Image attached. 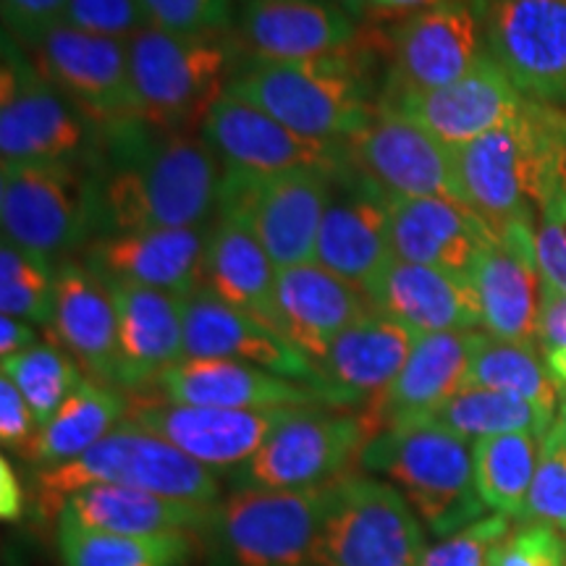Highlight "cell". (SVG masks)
<instances>
[{
  "label": "cell",
  "mask_w": 566,
  "mask_h": 566,
  "mask_svg": "<svg viewBox=\"0 0 566 566\" xmlns=\"http://www.w3.org/2000/svg\"><path fill=\"white\" fill-rule=\"evenodd\" d=\"M92 239L212 223L223 166L200 132L129 122L101 132L90 166Z\"/></svg>",
  "instance_id": "1"
},
{
  "label": "cell",
  "mask_w": 566,
  "mask_h": 566,
  "mask_svg": "<svg viewBox=\"0 0 566 566\" xmlns=\"http://www.w3.org/2000/svg\"><path fill=\"white\" fill-rule=\"evenodd\" d=\"M226 95L265 111L302 137L321 142H349L380 111L354 51L304 63L244 59Z\"/></svg>",
  "instance_id": "2"
},
{
  "label": "cell",
  "mask_w": 566,
  "mask_h": 566,
  "mask_svg": "<svg viewBox=\"0 0 566 566\" xmlns=\"http://www.w3.org/2000/svg\"><path fill=\"white\" fill-rule=\"evenodd\" d=\"M357 464L370 475H386L438 537L470 527L488 512L478 493L470 441L436 420L375 433Z\"/></svg>",
  "instance_id": "3"
},
{
  "label": "cell",
  "mask_w": 566,
  "mask_h": 566,
  "mask_svg": "<svg viewBox=\"0 0 566 566\" xmlns=\"http://www.w3.org/2000/svg\"><path fill=\"white\" fill-rule=\"evenodd\" d=\"M126 45L142 122L166 132H200L247 59L233 32L179 34L150 24Z\"/></svg>",
  "instance_id": "4"
},
{
  "label": "cell",
  "mask_w": 566,
  "mask_h": 566,
  "mask_svg": "<svg viewBox=\"0 0 566 566\" xmlns=\"http://www.w3.org/2000/svg\"><path fill=\"white\" fill-rule=\"evenodd\" d=\"M90 485L139 488L200 506H216L221 501V480L216 470L195 462L176 446L129 420L74 462L38 472L34 501L40 514L45 520H59L71 495Z\"/></svg>",
  "instance_id": "5"
},
{
  "label": "cell",
  "mask_w": 566,
  "mask_h": 566,
  "mask_svg": "<svg viewBox=\"0 0 566 566\" xmlns=\"http://www.w3.org/2000/svg\"><path fill=\"white\" fill-rule=\"evenodd\" d=\"M422 520L405 493L370 472H344L328 483L313 566H420Z\"/></svg>",
  "instance_id": "6"
},
{
  "label": "cell",
  "mask_w": 566,
  "mask_h": 566,
  "mask_svg": "<svg viewBox=\"0 0 566 566\" xmlns=\"http://www.w3.org/2000/svg\"><path fill=\"white\" fill-rule=\"evenodd\" d=\"M462 202L493 233L512 226H537L546 187V147H543L537 103L499 129L454 150Z\"/></svg>",
  "instance_id": "7"
},
{
  "label": "cell",
  "mask_w": 566,
  "mask_h": 566,
  "mask_svg": "<svg viewBox=\"0 0 566 566\" xmlns=\"http://www.w3.org/2000/svg\"><path fill=\"white\" fill-rule=\"evenodd\" d=\"M328 483L294 491L233 488L212 506L210 543L223 566H313Z\"/></svg>",
  "instance_id": "8"
},
{
  "label": "cell",
  "mask_w": 566,
  "mask_h": 566,
  "mask_svg": "<svg viewBox=\"0 0 566 566\" xmlns=\"http://www.w3.org/2000/svg\"><path fill=\"white\" fill-rule=\"evenodd\" d=\"M0 66V158L11 163L90 166L101 132L34 66L17 38L3 32Z\"/></svg>",
  "instance_id": "9"
},
{
  "label": "cell",
  "mask_w": 566,
  "mask_h": 566,
  "mask_svg": "<svg viewBox=\"0 0 566 566\" xmlns=\"http://www.w3.org/2000/svg\"><path fill=\"white\" fill-rule=\"evenodd\" d=\"M3 237L59 268L92 239L90 171L82 163H11L0 171Z\"/></svg>",
  "instance_id": "10"
},
{
  "label": "cell",
  "mask_w": 566,
  "mask_h": 566,
  "mask_svg": "<svg viewBox=\"0 0 566 566\" xmlns=\"http://www.w3.org/2000/svg\"><path fill=\"white\" fill-rule=\"evenodd\" d=\"M334 174L296 168L283 174L223 171L216 216L250 226L279 271L315 263V244L328 208Z\"/></svg>",
  "instance_id": "11"
},
{
  "label": "cell",
  "mask_w": 566,
  "mask_h": 566,
  "mask_svg": "<svg viewBox=\"0 0 566 566\" xmlns=\"http://www.w3.org/2000/svg\"><path fill=\"white\" fill-rule=\"evenodd\" d=\"M27 53L97 132L142 118L126 40L103 38L61 21L27 48Z\"/></svg>",
  "instance_id": "12"
},
{
  "label": "cell",
  "mask_w": 566,
  "mask_h": 566,
  "mask_svg": "<svg viewBox=\"0 0 566 566\" xmlns=\"http://www.w3.org/2000/svg\"><path fill=\"white\" fill-rule=\"evenodd\" d=\"M485 51L527 101L566 111V0H475Z\"/></svg>",
  "instance_id": "13"
},
{
  "label": "cell",
  "mask_w": 566,
  "mask_h": 566,
  "mask_svg": "<svg viewBox=\"0 0 566 566\" xmlns=\"http://www.w3.org/2000/svg\"><path fill=\"white\" fill-rule=\"evenodd\" d=\"M365 441L367 428L357 412L302 407L250 462L231 472L233 488L294 491L325 485L349 472Z\"/></svg>",
  "instance_id": "14"
},
{
  "label": "cell",
  "mask_w": 566,
  "mask_h": 566,
  "mask_svg": "<svg viewBox=\"0 0 566 566\" xmlns=\"http://www.w3.org/2000/svg\"><path fill=\"white\" fill-rule=\"evenodd\" d=\"M200 137L218 155L223 171L283 174L296 168L338 174L352 163L349 142L302 137L265 111L221 95L200 124Z\"/></svg>",
  "instance_id": "15"
},
{
  "label": "cell",
  "mask_w": 566,
  "mask_h": 566,
  "mask_svg": "<svg viewBox=\"0 0 566 566\" xmlns=\"http://www.w3.org/2000/svg\"><path fill=\"white\" fill-rule=\"evenodd\" d=\"M391 260V195L349 163L331 179L315 263L367 294Z\"/></svg>",
  "instance_id": "16"
},
{
  "label": "cell",
  "mask_w": 566,
  "mask_h": 566,
  "mask_svg": "<svg viewBox=\"0 0 566 566\" xmlns=\"http://www.w3.org/2000/svg\"><path fill=\"white\" fill-rule=\"evenodd\" d=\"M527 97L485 55L470 74L438 90H384L380 108L399 113L446 147L470 145L483 134L514 122L527 108Z\"/></svg>",
  "instance_id": "17"
},
{
  "label": "cell",
  "mask_w": 566,
  "mask_h": 566,
  "mask_svg": "<svg viewBox=\"0 0 566 566\" xmlns=\"http://www.w3.org/2000/svg\"><path fill=\"white\" fill-rule=\"evenodd\" d=\"M488 55L475 0H441L401 21L391 38L384 90H438L470 74Z\"/></svg>",
  "instance_id": "18"
},
{
  "label": "cell",
  "mask_w": 566,
  "mask_h": 566,
  "mask_svg": "<svg viewBox=\"0 0 566 566\" xmlns=\"http://www.w3.org/2000/svg\"><path fill=\"white\" fill-rule=\"evenodd\" d=\"M296 409H216L166 401L132 405L129 420L210 470H239Z\"/></svg>",
  "instance_id": "19"
},
{
  "label": "cell",
  "mask_w": 566,
  "mask_h": 566,
  "mask_svg": "<svg viewBox=\"0 0 566 566\" xmlns=\"http://www.w3.org/2000/svg\"><path fill=\"white\" fill-rule=\"evenodd\" d=\"M233 34L247 59L304 63L354 51L359 21L334 0H239Z\"/></svg>",
  "instance_id": "20"
},
{
  "label": "cell",
  "mask_w": 566,
  "mask_h": 566,
  "mask_svg": "<svg viewBox=\"0 0 566 566\" xmlns=\"http://www.w3.org/2000/svg\"><path fill=\"white\" fill-rule=\"evenodd\" d=\"M210 226L90 239L80 252V263L103 283H126L189 300L205 283Z\"/></svg>",
  "instance_id": "21"
},
{
  "label": "cell",
  "mask_w": 566,
  "mask_h": 566,
  "mask_svg": "<svg viewBox=\"0 0 566 566\" xmlns=\"http://www.w3.org/2000/svg\"><path fill=\"white\" fill-rule=\"evenodd\" d=\"M349 153L354 166L391 197H446L462 202L454 150L399 113L380 108L349 139Z\"/></svg>",
  "instance_id": "22"
},
{
  "label": "cell",
  "mask_w": 566,
  "mask_h": 566,
  "mask_svg": "<svg viewBox=\"0 0 566 566\" xmlns=\"http://www.w3.org/2000/svg\"><path fill=\"white\" fill-rule=\"evenodd\" d=\"M480 331L420 334L396 380L378 399L359 409L367 438L401 424L433 420L467 384Z\"/></svg>",
  "instance_id": "23"
},
{
  "label": "cell",
  "mask_w": 566,
  "mask_h": 566,
  "mask_svg": "<svg viewBox=\"0 0 566 566\" xmlns=\"http://www.w3.org/2000/svg\"><path fill=\"white\" fill-rule=\"evenodd\" d=\"M184 352L200 359H233L296 384L317 386L313 359L271 325L231 307L205 286L184 302Z\"/></svg>",
  "instance_id": "24"
},
{
  "label": "cell",
  "mask_w": 566,
  "mask_h": 566,
  "mask_svg": "<svg viewBox=\"0 0 566 566\" xmlns=\"http://www.w3.org/2000/svg\"><path fill=\"white\" fill-rule=\"evenodd\" d=\"M470 279L485 334L501 342L537 346L543 275L535 258V226H512L495 233L475 260Z\"/></svg>",
  "instance_id": "25"
},
{
  "label": "cell",
  "mask_w": 566,
  "mask_h": 566,
  "mask_svg": "<svg viewBox=\"0 0 566 566\" xmlns=\"http://www.w3.org/2000/svg\"><path fill=\"white\" fill-rule=\"evenodd\" d=\"M415 331L380 313L365 315L336 338L315 365L317 394L328 409H363L378 399L409 359Z\"/></svg>",
  "instance_id": "26"
},
{
  "label": "cell",
  "mask_w": 566,
  "mask_h": 566,
  "mask_svg": "<svg viewBox=\"0 0 566 566\" xmlns=\"http://www.w3.org/2000/svg\"><path fill=\"white\" fill-rule=\"evenodd\" d=\"M158 401L216 409H292L325 407L313 386L296 384L233 359L184 357L155 380Z\"/></svg>",
  "instance_id": "27"
},
{
  "label": "cell",
  "mask_w": 566,
  "mask_h": 566,
  "mask_svg": "<svg viewBox=\"0 0 566 566\" xmlns=\"http://www.w3.org/2000/svg\"><path fill=\"white\" fill-rule=\"evenodd\" d=\"M51 334L87 378L122 388L118 315L108 286L80 260H66L55 271V315Z\"/></svg>",
  "instance_id": "28"
},
{
  "label": "cell",
  "mask_w": 566,
  "mask_h": 566,
  "mask_svg": "<svg viewBox=\"0 0 566 566\" xmlns=\"http://www.w3.org/2000/svg\"><path fill=\"white\" fill-rule=\"evenodd\" d=\"M281 334L313 365L328 354L346 328L373 313L367 294L317 263L283 268L275 281Z\"/></svg>",
  "instance_id": "29"
},
{
  "label": "cell",
  "mask_w": 566,
  "mask_h": 566,
  "mask_svg": "<svg viewBox=\"0 0 566 566\" xmlns=\"http://www.w3.org/2000/svg\"><path fill=\"white\" fill-rule=\"evenodd\" d=\"M375 313L394 317L415 334L483 328L480 302L470 275L391 260L367 289Z\"/></svg>",
  "instance_id": "30"
},
{
  "label": "cell",
  "mask_w": 566,
  "mask_h": 566,
  "mask_svg": "<svg viewBox=\"0 0 566 566\" xmlns=\"http://www.w3.org/2000/svg\"><path fill=\"white\" fill-rule=\"evenodd\" d=\"M495 233L467 205L446 197H391L394 258L472 275Z\"/></svg>",
  "instance_id": "31"
},
{
  "label": "cell",
  "mask_w": 566,
  "mask_h": 566,
  "mask_svg": "<svg viewBox=\"0 0 566 566\" xmlns=\"http://www.w3.org/2000/svg\"><path fill=\"white\" fill-rule=\"evenodd\" d=\"M118 315L122 349V391H150L168 367L187 357L184 352L181 296L155 289L105 283Z\"/></svg>",
  "instance_id": "32"
},
{
  "label": "cell",
  "mask_w": 566,
  "mask_h": 566,
  "mask_svg": "<svg viewBox=\"0 0 566 566\" xmlns=\"http://www.w3.org/2000/svg\"><path fill=\"white\" fill-rule=\"evenodd\" d=\"M275 281H279V268L250 226L239 218L216 216L205 252L202 286L218 300L258 317L281 334Z\"/></svg>",
  "instance_id": "33"
},
{
  "label": "cell",
  "mask_w": 566,
  "mask_h": 566,
  "mask_svg": "<svg viewBox=\"0 0 566 566\" xmlns=\"http://www.w3.org/2000/svg\"><path fill=\"white\" fill-rule=\"evenodd\" d=\"M84 527L118 535H160V533H200L208 530L212 506L166 499V495L124 485L82 488L63 504Z\"/></svg>",
  "instance_id": "34"
},
{
  "label": "cell",
  "mask_w": 566,
  "mask_h": 566,
  "mask_svg": "<svg viewBox=\"0 0 566 566\" xmlns=\"http://www.w3.org/2000/svg\"><path fill=\"white\" fill-rule=\"evenodd\" d=\"M132 401L122 388L97 384L84 375L76 391L63 401L53 420L40 430L24 459L40 470L69 464L87 454L95 443L129 417Z\"/></svg>",
  "instance_id": "35"
},
{
  "label": "cell",
  "mask_w": 566,
  "mask_h": 566,
  "mask_svg": "<svg viewBox=\"0 0 566 566\" xmlns=\"http://www.w3.org/2000/svg\"><path fill=\"white\" fill-rule=\"evenodd\" d=\"M55 546L63 566H187L192 533L118 535L92 530L59 514Z\"/></svg>",
  "instance_id": "36"
},
{
  "label": "cell",
  "mask_w": 566,
  "mask_h": 566,
  "mask_svg": "<svg viewBox=\"0 0 566 566\" xmlns=\"http://www.w3.org/2000/svg\"><path fill=\"white\" fill-rule=\"evenodd\" d=\"M464 388H488L520 396L530 405L556 415L564 394L551 375L546 357L537 346L501 342L480 331Z\"/></svg>",
  "instance_id": "37"
},
{
  "label": "cell",
  "mask_w": 566,
  "mask_h": 566,
  "mask_svg": "<svg viewBox=\"0 0 566 566\" xmlns=\"http://www.w3.org/2000/svg\"><path fill=\"white\" fill-rule=\"evenodd\" d=\"M541 457V436L504 433L472 443L475 483L493 514L525 520V509Z\"/></svg>",
  "instance_id": "38"
},
{
  "label": "cell",
  "mask_w": 566,
  "mask_h": 566,
  "mask_svg": "<svg viewBox=\"0 0 566 566\" xmlns=\"http://www.w3.org/2000/svg\"><path fill=\"white\" fill-rule=\"evenodd\" d=\"M433 420L464 441L475 443L480 438L504 433H535L543 438L554 424L556 415L512 394L488 391V388H462Z\"/></svg>",
  "instance_id": "39"
},
{
  "label": "cell",
  "mask_w": 566,
  "mask_h": 566,
  "mask_svg": "<svg viewBox=\"0 0 566 566\" xmlns=\"http://www.w3.org/2000/svg\"><path fill=\"white\" fill-rule=\"evenodd\" d=\"M3 375L30 405L40 430L84 380L82 367L59 344H38L3 359Z\"/></svg>",
  "instance_id": "40"
},
{
  "label": "cell",
  "mask_w": 566,
  "mask_h": 566,
  "mask_svg": "<svg viewBox=\"0 0 566 566\" xmlns=\"http://www.w3.org/2000/svg\"><path fill=\"white\" fill-rule=\"evenodd\" d=\"M55 271L38 254L11 239L0 242V310L40 328H51L55 315Z\"/></svg>",
  "instance_id": "41"
},
{
  "label": "cell",
  "mask_w": 566,
  "mask_h": 566,
  "mask_svg": "<svg viewBox=\"0 0 566 566\" xmlns=\"http://www.w3.org/2000/svg\"><path fill=\"white\" fill-rule=\"evenodd\" d=\"M525 522H541L566 535V396L558 405L554 424L541 438V457H537Z\"/></svg>",
  "instance_id": "42"
},
{
  "label": "cell",
  "mask_w": 566,
  "mask_h": 566,
  "mask_svg": "<svg viewBox=\"0 0 566 566\" xmlns=\"http://www.w3.org/2000/svg\"><path fill=\"white\" fill-rule=\"evenodd\" d=\"M147 19L179 34H231L237 30L239 0H142Z\"/></svg>",
  "instance_id": "43"
},
{
  "label": "cell",
  "mask_w": 566,
  "mask_h": 566,
  "mask_svg": "<svg viewBox=\"0 0 566 566\" xmlns=\"http://www.w3.org/2000/svg\"><path fill=\"white\" fill-rule=\"evenodd\" d=\"M512 533V516L485 514L470 527L424 551L420 566H488L499 543Z\"/></svg>",
  "instance_id": "44"
},
{
  "label": "cell",
  "mask_w": 566,
  "mask_h": 566,
  "mask_svg": "<svg viewBox=\"0 0 566 566\" xmlns=\"http://www.w3.org/2000/svg\"><path fill=\"white\" fill-rule=\"evenodd\" d=\"M63 21L103 38L129 40L150 27L142 0H69Z\"/></svg>",
  "instance_id": "45"
},
{
  "label": "cell",
  "mask_w": 566,
  "mask_h": 566,
  "mask_svg": "<svg viewBox=\"0 0 566 566\" xmlns=\"http://www.w3.org/2000/svg\"><path fill=\"white\" fill-rule=\"evenodd\" d=\"M537 118H541L543 147H546V187H543L541 218L566 223V111L537 103Z\"/></svg>",
  "instance_id": "46"
},
{
  "label": "cell",
  "mask_w": 566,
  "mask_h": 566,
  "mask_svg": "<svg viewBox=\"0 0 566 566\" xmlns=\"http://www.w3.org/2000/svg\"><path fill=\"white\" fill-rule=\"evenodd\" d=\"M488 566H566V537L551 525L525 522L499 543Z\"/></svg>",
  "instance_id": "47"
},
{
  "label": "cell",
  "mask_w": 566,
  "mask_h": 566,
  "mask_svg": "<svg viewBox=\"0 0 566 566\" xmlns=\"http://www.w3.org/2000/svg\"><path fill=\"white\" fill-rule=\"evenodd\" d=\"M3 6V32L30 48L51 27L61 24L69 0H0Z\"/></svg>",
  "instance_id": "48"
},
{
  "label": "cell",
  "mask_w": 566,
  "mask_h": 566,
  "mask_svg": "<svg viewBox=\"0 0 566 566\" xmlns=\"http://www.w3.org/2000/svg\"><path fill=\"white\" fill-rule=\"evenodd\" d=\"M40 433L30 405L9 378H0V443L13 454L24 457Z\"/></svg>",
  "instance_id": "49"
},
{
  "label": "cell",
  "mask_w": 566,
  "mask_h": 566,
  "mask_svg": "<svg viewBox=\"0 0 566 566\" xmlns=\"http://www.w3.org/2000/svg\"><path fill=\"white\" fill-rule=\"evenodd\" d=\"M535 258L543 283L566 294V223L541 218L535 226Z\"/></svg>",
  "instance_id": "50"
},
{
  "label": "cell",
  "mask_w": 566,
  "mask_h": 566,
  "mask_svg": "<svg viewBox=\"0 0 566 566\" xmlns=\"http://www.w3.org/2000/svg\"><path fill=\"white\" fill-rule=\"evenodd\" d=\"M537 346L543 357L566 349V294L543 283L541 317H537Z\"/></svg>",
  "instance_id": "51"
},
{
  "label": "cell",
  "mask_w": 566,
  "mask_h": 566,
  "mask_svg": "<svg viewBox=\"0 0 566 566\" xmlns=\"http://www.w3.org/2000/svg\"><path fill=\"white\" fill-rule=\"evenodd\" d=\"M27 509V495L24 485L13 470L9 457L0 459V516L6 522H19L24 516Z\"/></svg>",
  "instance_id": "52"
},
{
  "label": "cell",
  "mask_w": 566,
  "mask_h": 566,
  "mask_svg": "<svg viewBox=\"0 0 566 566\" xmlns=\"http://www.w3.org/2000/svg\"><path fill=\"white\" fill-rule=\"evenodd\" d=\"M38 344H42L38 325L19 321V317L11 315L0 317V354H3V359L32 349Z\"/></svg>",
  "instance_id": "53"
},
{
  "label": "cell",
  "mask_w": 566,
  "mask_h": 566,
  "mask_svg": "<svg viewBox=\"0 0 566 566\" xmlns=\"http://www.w3.org/2000/svg\"><path fill=\"white\" fill-rule=\"evenodd\" d=\"M441 0H370V13H417Z\"/></svg>",
  "instance_id": "54"
},
{
  "label": "cell",
  "mask_w": 566,
  "mask_h": 566,
  "mask_svg": "<svg viewBox=\"0 0 566 566\" xmlns=\"http://www.w3.org/2000/svg\"><path fill=\"white\" fill-rule=\"evenodd\" d=\"M546 365H548L551 375H554L558 388H562V394L566 396V349L546 354Z\"/></svg>",
  "instance_id": "55"
},
{
  "label": "cell",
  "mask_w": 566,
  "mask_h": 566,
  "mask_svg": "<svg viewBox=\"0 0 566 566\" xmlns=\"http://www.w3.org/2000/svg\"><path fill=\"white\" fill-rule=\"evenodd\" d=\"M334 3L342 6V9L357 21L370 17V0H334Z\"/></svg>",
  "instance_id": "56"
}]
</instances>
